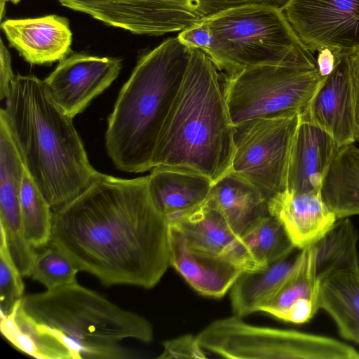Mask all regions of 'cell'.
I'll return each instance as SVG.
<instances>
[{
  "mask_svg": "<svg viewBox=\"0 0 359 359\" xmlns=\"http://www.w3.org/2000/svg\"><path fill=\"white\" fill-rule=\"evenodd\" d=\"M6 100L0 118L52 210L74 201L102 176L91 165L73 118L54 101L43 81L18 74Z\"/></svg>",
  "mask_w": 359,
  "mask_h": 359,
  "instance_id": "obj_2",
  "label": "cell"
},
{
  "mask_svg": "<svg viewBox=\"0 0 359 359\" xmlns=\"http://www.w3.org/2000/svg\"><path fill=\"white\" fill-rule=\"evenodd\" d=\"M6 1H11L14 4H18L21 0H5Z\"/></svg>",
  "mask_w": 359,
  "mask_h": 359,
  "instance_id": "obj_35",
  "label": "cell"
},
{
  "mask_svg": "<svg viewBox=\"0 0 359 359\" xmlns=\"http://www.w3.org/2000/svg\"><path fill=\"white\" fill-rule=\"evenodd\" d=\"M269 211L281 222L299 250L320 241L338 220L321 191L285 189L269 201Z\"/></svg>",
  "mask_w": 359,
  "mask_h": 359,
  "instance_id": "obj_18",
  "label": "cell"
},
{
  "mask_svg": "<svg viewBox=\"0 0 359 359\" xmlns=\"http://www.w3.org/2000/svg\"><path fill=\"white\" fill-rule=\"evenodd\" d=\"M163 350L157 358H208L206 351L199 344L196 336L190 334L163 342Z\"/></svg>",
  "mask_w": 359,
  "mask_h": 359,
  "instance_id": "obj_30",
  "label": "cell"
},
{
  "mask_svg": "<svg viewBox=\"0 0 359 359\" xmlns=\"http://www.w3.org/2000/svg\"><path fill=\"white\" fill-rule=\"evenodd\" d=\"M0 41V98L4 100L8 96L15 75L12 69L11 55L2 39Z\"/></svg>",
  "mask_w": 359,
  "mask_h": 359,
  "instance_id": "obj_32",
  "label": "cell"
},
{
  "mask_svg": "<svg viewBox=\"0 0 359 359\" xmlns=\"http://www.w3.org/2000/svg\"><path fill=\"white\" fill-rule=\"evenodd\" d=\"M191 48L169 38L143 55L121 88L105 135L114 166L127 172L153 168L158 137L180 89Z\"/></svg>",
  "mask_w": 359,
  "mask_h": 359,
  "instance_id": "obj_4",
  "label": "cell"
},
{
  "mask_svg": "<svg viewBox=\"0 0 359 359\" xmlns=\"http://www.w3.org/2000/svg\"><path fill=\"white\" fill-rule=\"evenodd\" d=\"M339 149L328 133L299 116L289 156L286 189L321 191L325 175Z\"/></svg>",
  "mask_w": 359,
  "mask_h": 359,
  "instance_id": "obj_17",
  "label": "cell"
},
{
  "mask_svg": "<svg viewBox=\"0 0 359 359\" xmlns=\"http://www.w3.org/2000/svg\"><path fill=\"white\" fill-rule=\"evenodd\" d=\"M22 275L9 252L6 241L0 236V316L9 315L24 297Z\"/></svg>",
  "mask_w": 359,
  "mask_h": 359,
  "instance_id": "obj_29",
  "label": "cell"
},
{
  "mask_svg": "<svg viewBox=\"0 0 359 359\" xmlns=\"http://www.w3.org/2000/svg\"><path fill=\"white\" fill-rule=\"evenodd\" d=\"M207 352L239 359H359V351L334 338L249 324L243 318L217 319L197 335Z\"/></svg>",
  "mask_w": 359,
  "mask_h": 359,
  "instance_id": "obj_7",
  "label": "cell"
},
{
  "mask_svg": "<svg viewBox=\"0 0 359 359\" xmlns=\"http://www.w3.org/2000/svg\"><path fill=\"white\" fill-rule=\"evenodd\" d=\"M218 70L206 53L191 48L184 78L158 137L153 168L189 170L213 183L231 171L234 126Z\"/></svg>",
  "mask_w": 359,
  "mask_h": 359,
  "instance_id": "obj_3",
  "label": "cell"
},
{
  "mask_svg": "<svg viewBox=\"0 0 359 359\" xmlns=\"http://www.w3.org/2000/svg\"><path fill=\"white\" fill-rule=\"evenodd\" d=\"M170 224L179 229L189 247L197 252L229 262L244 271L262 269L241 236L208 200Z\"/></svg>",
  "mask_w": 359,
  "mask_h": 359,
  "instance_id": "obj_15",
  "label": "cell"
},
{
  "mask_svg": "<svg viewBox=\"0 0 359 359\" xmlns=\"http://www.w3.org/2000/svg\"><path fill=\"white\" fill-rule=\"evenodd\" d=\"M299 114L250 119L234 126L231 171L269 201L287 188L292 138Z\"/></svg>",
  "mask_w": 359,
  "mask_h": 359,
  "instance_id": "obj_11",
  "label": "cell"
},
{
  "mask_svg": "<svg viewBox=\"0 0 359 359\" xmlns=\"http://www.w3.org/2000/svg\"><path fill=\"white\" fill-rule=\"evenodd\" d=\"M348 57L354 96L355 137L359 142V52L352 53Z\"/></svg>",
  "mask_w": 359,
  "mask_h": 359,
  "instance_id": "obj_33",
  "label": "cell"
},
{
  "mask_svg": "<svg viewBox=\"0 0 359 359\" xmlns=\"http://www.w3.org/2000/svg\"><path fill=\"white\" fill-rule=\"evenodd\" d=\"M50 244L107 287L156 286L170 266L169 222L152 200L147 176L103 174L53 210Z\"/></svg>",
  "mask_w": 359,
  "mask_h": 359,
  "instance_id": "obj_1",
  "label": "cell"
},
{
  "mask_svg": "<svg viewBox=\"0 0 359 359\" xmlns=\"http://www.w3.org/2000/svg\"><path fill=\"white\" fill-rule=\"evenodd\" d=\"M169 252L170 266L205 297L222 298L244 271L229 262L191 249L172 224H169Z\"/></svg>",
  "mask_w": 359,
  "mask_h": 359,
  "instance_id": "obj_19",
  "label": "cell"
},
{
  "mask_svg": "<svg viewBox=\"0 0 359 359\" xmlns=\"http://www.w3.org/2000/svg\"><path fill=\"white\" fill-rule=\"evenodd\" d=\"M292 253L264 269L239 276L229 290L233 315L243 318L261 311L274 298L295 266L299 252Z\"/></svg>",
  "mask_w": 359,
  "mask_h": 359,
  "instance_id": "obj_23",
  "label": "cell"
},
{
  "mask_svg": "<svg viewBox=\"0 0 359 359\" xmlns=\"http://www.w3.org/2000/svg\"><path fill=\"white\" fill-rule=\"evenodd\" d=\"M63 6L134 34L181 32L229 9L249 4L280 8L288 0H60Z\"/></svg>",
  "mask_w": 359,
  "mask_h": 359,
  "instance_id": "obj_9",
  "label": "cell"
},
{
  "mask_svg": "<svg viewBox=\"0 0 359 359\" xmlns=\"http://www.w3.org/2000/svg\"><path fill=\"white\" fill-rule=\"evenodd\" d=\"M241 238L262 269L287 257L296 249L281 222L270 214L252 222Z\"/></svg>",
  "mask_w": 359,
  "mask_h": 359,
  "instance_id": "obj_26",
  "label": "cell"
},
{
  "mask_svg": "<svg viewBox=\"0 0 359 359\" xmlns=\"http://www.w3.org/2000/svg\"><path fill=\"white\" fill-rule=\"evenodd\" d=\"M325 78L317 68L269 65L226 76L223 91L233 126L259 117L301 114Z\"/></svg>",
  "mask_w": 359,
  "mask_h": 359,
  "instance_id": "obj_8",
  "label": "cell"
},
{
  "mask_svg": "<svg viewBox=\"0 0 359 359\" xmlns=\"http://www.w3.org/2000/svg\"><path fill=\"white\" fill-rule=\"evenodd\" d=\"M122 67L117 57L76 53L60 60L43 82L57 104L74 118L114 82Z\"/></svg>",
  "mask_w": 359,
  "mask_h": 359,
  "instance_id": "obj_13",
  "label": "cell"
},
{
  "mask_svg": "<svg viewBox=\"0 0 359 359\" xmlns=\"http://www.w3.org/2000/svg\"><path fill=\"white\" fill-rule=\"evenodd\" d=\"M205 21L210 41L204 53L228 76L266 65L317 68L313 52L300 41L282 8L249 4Z\"/></svg>",
  "mask_w": 359,
  "mask_h": 359,
  "instance_id": "obj_6",
  "label": "cell"
},
{
  "mask_svg": "<svg viewBox=\"0 0 359 359\" xmlns=\"http://www.w3.org/2000/svg\"><path fill=\"white\" fill-rule=\"evenodd\" d=\"M22 311L55 333L70 348L74 359L133 358L121 343L126 339L149 343L151 323L124 309L78 282L24 296Z\"/></svg>",
  "mask_w": 359,
  "mask_h": 359,
  "instance_id": "obj_5",
  "label": "cell"
},
{
  "mask_svg": "<svg viewBox=\"0 0 359 359\" xmlns=\"http://www.w3.org/2000/svg\"><path fill=\"white\" fill-rule=\"evenodd\" d=\"M318 310L316 247L313 244L300 249L292 271L261 311L286 323L302 324L311 320Z\"/></svg>",
  "mask_w": 359,
  "mask_h": 359,
  "instance_id": "obj_20",
  "label": "cell"
},
{
  "mask_svg": "<svg viewBox=\"0 0 359 359\" xmlns=\"http://www.w3.org/2000/svg\"><path fill=\"white\" fill-rule=\"evenodd\" d=\"M19 301L11 313L1 317V334L20 351L39 359H74L68 346L55 333L29 317Z\"/></svg>",
  "mask_w": 359,
  "mask_h": 359,
  "instance_id": "obj_25",
  "label": "cell"
},
{
  "mask_svg": "<svg viewBox=\"0 0 359 359\" xmlns=\"http://www.w3.org/2000/svg\"><path fill=\"white\" fill-rule=\"evenodd\" d=\"M79 271L63 253L49 243L37 253L29 277L46 290H52L77 282Z\"/></svg>",
  "mask_w": 359,
  "mask_h": 359,
  "instance_id": "obj_28",
  "label": "cell"
},
{
  "mask_svg": "<svg viewBox=\"0 0 359 359\" xmlns=\"http://www.w3.org/2000/svg\"><path fill=\"white\" fill-rule=\"evenodd\" d=\"M337 55L333 72L323 79L299 116L328 133L341 147L355 141V125L348 57Z\"/></svg>",
  "mask_w": 359,
  "mask_h": 359,
  "instance_id": "obj_14",
  "label": "cell"
},
{
  "mask_svg": "<svg viewBox=\"0 0 359 359\" xmlns=\"http://www.w3.org/2000/svg\"><path fill=\"white\" fill-rule=\"evenodd\" d=\"M177 38L188 48H198L204 52L210 41V33L205 21H201L181 31Z\"/></svg>",
  "mask_w": 359,
  "mask_h": 359,
  "instance_id": "obj_31",
  "label": "cell"
},
{
  "mask_svg": "<svg viewBox=\"0 0 359 359\" xmlns=\"http://www.w3.org/2000/svg\"><path fill=\"white\" fill-rule=\"evenodd\" d=\"M358 233L348 217L338 219L315 243L319 309L334 322L340 335L359 344Z\"/></svg>",
  "mask_w": 359,
  "mask_h": 359,
  "instance_id": "obj_10",
  "label": "cell"
},
{
  "mask_svg": "<svg viewBox=\"0 0 359 359\" xmlns=\"http://www.w3.org/2000/svg\"><path fill=\"white\" fill-rule=\"evenodd\" d=\"M321 194L337 219L359 215V148L339 147L324 178Z\"/></svg>",
  "mask_w": 359,
  "mask_h": 359,
  "instance_id": "obj_24",
  "label": "cell"
},
{
  "mask_svg": "<svg viewBox=\"0 0 359 359\" xmlns=\"http://www.w3.org/2000/svg\"><path fill=\"white\" fill-rule=\"evenodd\" d=\"M303 44L311 52H359V0H288L282 8Z\"/></svg>",
  "mask_w": 359,
  "mask_h": 359,
  "instance_id": "obj_12",
  "label": "cell"
},
{
  "mask_svg": "<svg viewBox=\"0 0 359 359\" xmlns=\"http://www.w3.org/2000/svg\"><path fill=\"white\" fill-rule=\"evenodd\" d=\"M1 28L10 46L32 65L60 61L71 51L72 32L65 17L8 19L1 22Z\"/></svg>",
  "mask_w": 359,
  "mask_h": 359,
  "instance_id": "obj_16",
  "label": "cell"
},
{
  "mask_svg": "<svg viewBox=\"0 0 359 359\" xmlns=\"http://www.w3.org/2000/svg\"><path fill=\"white\" fill-rule=\"evenodd\" d=\"M338 60L337 55L330 48L318 50L316 59L317 69L323 77L330 75L334 70Z\"/></svg>",
  "mask_w": 359,
  "mask_h": 359,
  "instance_id": "obj_34",
  "label": "cell"
},
{
  "mask_svg": "<svg viewBox=\"0 0 359 359\" xmlns=\"http://www.w3.org/2000/svg\"><path fill=\"white\" fill-rule=\"evenodd\" d=\"M20 209L26 238L34 249H42L50 241L53 210L25 168Z\"/></svg>",
  "mask_w": 359,
  "mask_h": 359,
  "instance_id": "obj_27",
  "label": "cell"
},
{
  "mask_svg": "<svg viewBox=\"0 0 359 359\" xmlns=\"http://www.w3.org/2000/svg\"><path fill=\"white\" fill-rule=\"evenodd\" d=\"M212 184L201 173L173 167L156 166L147 175L149 193L169 224L203 205Z\"/></svg>",
  "mask_w": 359,
  "mask_h": 359,
  "instance_id": "obj_21",
  "label": "cell"
},
{
  "mask_svg": "<svg viewBox=\"0 0 359 359\" xmlns=\"http://www.w3.org/2000/svg\"><path fill=\"white\" fill-rule=\"evenodd\" d=\"M207 200L240 236L255 219L270 214L269 201L231 170L213 183Z\"/></svg>",
  "mask_w": 359,
  "mask_h": 359,
  "instance_id": "obj_22",
  "label": "cell"
}]
</instances>
